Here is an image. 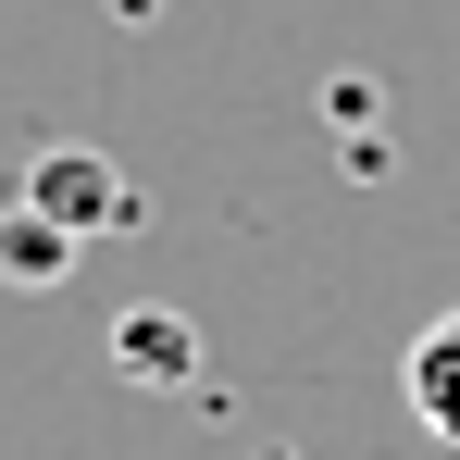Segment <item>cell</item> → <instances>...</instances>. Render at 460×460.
<instances>
[{
	"mask_svg": "<svg viewBox=\"0 0 460 460\" xmlns=\"http://www.w3.org/2000/svg\"><path fill=\"white\" fill-rule=\"evenodd\" d=\"M25 199H38L63 236H75V249H87V236H125V225H137V187H125L112 162L87 150V137H50V150L25 162Z\"/></svg>",
	"mask_w": 460,
	"mask_h": 460,
	"instance_id": "cell-1",
	"label": "cell"
},
{
	"mask_svg": "<svg viewBox=\"0 0 460 460\" xmlns=\"http://www.w3.org/2000/svg\"><path fill=\"white\" fill-rule=\"evenodd\" d=\"M112 374L125 385H187L199 374V323L187 311H112Z\"/></svg>",
	"mask_w": 460,
	"mask_h": 460,
	"instance_id": "cell-2",
	"label": "cell"
},
{
	"mask_svg": "<svg viewBox=\"0 0 460 460\" xmlns=\"http://www.w3.org/2000/svg\"><path fill=\"white\" fill-rule=\"evenodd\" d=\"M411 423H423L436 448H460V311H436V323L411 336Z\"/></svg>",
	"mask_w": 460,
	"mask_h": 460,
	"instance_id": "cell-3",
	"label": "cell"
},
{
	"mask_svg": "<svg viewBox=\"0 0 460 460\" xmlns=\"http://www.w3.org/2000/svg\"><path fill=\"white\" fill-rule=\"evenodd\" d=\"M63 274H75V236L50 225L38 199H13L0 212V287H63Z\"/></svg>",
	"mask_w": 460,
	"mask_h": 460,
	"instance_id": "cell-4",
	"label": "cell"
}]
</instances>
